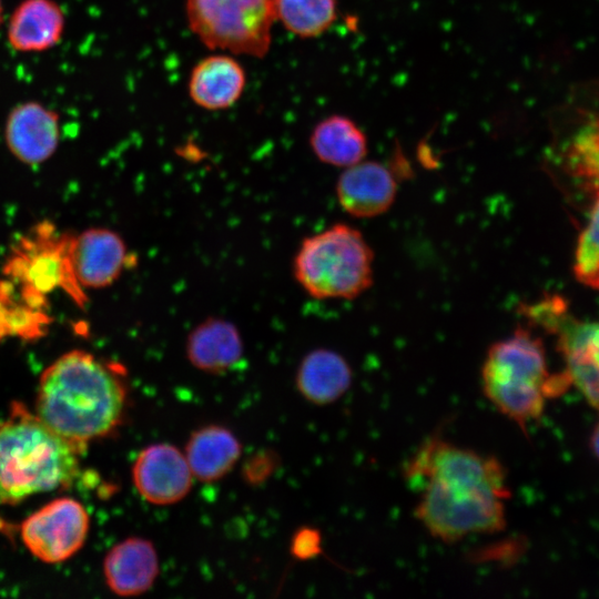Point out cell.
Returning <instances> with one entry per match:
<instances>
[{"label": "cell", "mask_w": 599, "mask_h": 599, "mask_svg": "<svg viewBox=\"0 0 599 599\" xmlns=\"http://www.w3.org/2000/svg\"><path fill=\"white\" fill-rule=\"evenodd\" d=\"M70 258L75 280L83 290L112 285L124 268L136 262L122 236L105 227H90L74 234Z\"/></svg>", "instance_id": "obj_11"}, {"label": "cell", "mask_w": 599, "mask_h": 599, "mask_svg": "<svg viewBox=\"0 0 599 599\" xmlns=\"http://www.w3.org/2000/svg\"><path fill=\"white\" fill-rule=\"evenodd\" d=\"M2 21H3V6H2V1L0 0V24Z\"/></svg>", "instance_id": "obj_27"}, {"label": "cell", "mask_w": 599, "mask_h": 599, "mask_svg": "<svg viewBox=\"0 0 599 599\" xmlns=\"http://www.w3.org/2000/svg\"><path fill=\"white\" fill-rule=\"evenodd\" d=\"M301 395L312 404L329 405L342 398L353 383V369L339 353L317 348L307 353L296 372Z\"/></svg>", "instance_id": "obj_19"}, {"label": "cell", "mask_w": 599, "mask_h": 599, "mask_svg": "<svg viewBox=\"0 0 599 599\" xmlns=\"http://www.w3.org/2000/svg\"><path fill=\"white\" fill-rule=\"evenodd\" d=\"M185 351L195 368L222 374L242 359L244 345L235 324L222 317H207L189 333Z\"/></svg>", "instance_id": "obj_16"}, {"label": "cell", "mask_w": 599, "mask_h": 599, "mask_svg": "<svg viewBox=\"0 0 599 599\" xmlns=\"http://www.w3.org/2000/svg\"><path fill=\"white\" fill-rule=\"evenodd\" d=\"M316 158L337 167H348L364 160L368 151L363 130L348 116L334 114L318 122L309 136Z\"/></svg>", "instance_id": "obj_21"}, {"label": "cell", "mask_w": 599, "mask_h": 599, "mask_svg": "<svg viewBox=\"0 0 599 599\" xmlns=\"http://www.w3.org/2000/svg\"><path fill=\"white\" fill-rule=\"evenodd\" d=\"M397 182L390 170L377 161H361L348 166L336 182L342 209L354 217H375L393 205Z\"/></svg>", "instance_id": "obj_14"}, {"label": "cell", "mask_w": 599, "mask_h": 599, "mask_svg": "<svg viewBox=\"0 0 599 599\" xmlns=\"http://www.w3.org/2000/svg\"><path fill=\"white\" fill-rule=\"evenodd\" d=\"M374 252L363 234L346 223H335L305 237L294 257L295 280L318 300H353L374 280Z\"/></svg>", "instance_id": "obj_5"}, {"label": "cell", "mask_w": 599, "mask_h": 599, "mask_svg": "<svg viewBox=\"0 0 599 599\" xmlns=\"http://www.w3.org/2000/svg\"><path fill=\"white\" fill-rule=\"evenodd\" d=\"M246 83L243 67L230 55L214 54L199 61L191 71L189 94L206 110H224L241 98Z\"/></svg>", "instance_id": "obj_17"}, {"label": "cell", "mask_w": 599, "mask_h": 599, "mask_svg": "<svg viewBox=\"0 0 599 599\" xmlns=\"http://www.w3.org/2000/svg\"><path fill=\"white\" fill-rule=\"evenodd\" d=\"M573 273L578 282L599 292V195L590 210L575 252Z\"/></svg>", "instance_id": "obj_23"}, {"label": "cell", "mask_w": 599, "mask_h": 599, "mask_svg": "<svg viewBox=\"0 0 599 599\" xmlns=\"http://www.w3.org/2000/svg\"><path fill=\"white\" fill-rule=\"evenodd\" d=\"M9 301L0 297V341L10 335Z\"/></svg>", "instance_id": "obj_25"}, {"label": "cell", "mask_w": 599, "mask_h": 599, "mask_svg": "<svg viewBox=\"0 0 599 599\" xmlns=\"http://www.w3.org/2000/svg\"><path fill=\"white\" fill-rule=\"evenodd\" d=\"M570 385L564 370L549 373L542 341L521 327L491 344L481 366L484 395L525 433L542 415L546 399Z\"/></svg>", "instance_id": "obj_4"}, {"label": "cell", "mask_w": 599, "mask_h": 599, "mask_svg": "<svg viewBox=\"0 0 599 599\" xmlns=\"http://www.w3.org/2000/svg\"><path fill=\"white\" fill-rule=\"evenodd\" d=\"M403 475L418 493L415 517L435 539L455 544L505 529L510 490L497 457L434 435L408 459Z\"/></svg>", "instance_id": "obj_1"}, {"label": "cell", "mask_w": 599, "mask_h": 599, "mask_svg": "<svg viewBox=\"0 0 599 599\" xmlns=\"http://www.w3.org/2000/svg\"><path fill=\"white\" fill-rule=\"evenodd\" d=\"M192 32L210 49L263 58L272 42L276 0H185Z\"/></svg>", "instance_id": "obj_7"}, {"label": "cell", "mask_w": 599, "mask_h": 599, "mask_svg": "<svg viewBox=\"0 0 599 599\" xmlns=\"http://www.w3.org/2000/svg\"><path fill=\"white\" fill-rule=\"evenodd\" d=\"M90 527L87 509L78 500H52L21 525L22 541L29 551L47 564H59L84 545Z\"/></svg>", "instance_id": "obj_10"}, {"label": "cell", "mask_w": 599, "mask_h": 599, "mask_svg": "<svg viewBox=\"0 0 599 599\" xmlns=\"http://www.w3.org/2000/svg\"><path fill=\"white\" fill-rule=\"evenodd\" d=\"M336 0H276V20L300 38H316L337 18Z\"/></svg>", "instance_id": "obj_22"}, {"label": "cell", "mask_w": 599, "mask_h": 599, "mask_svg": "<svg viewBox=\"0 0 599 599\" xmlns=\"http://www.w3.org/2000/svg\"><path fill=\"white\" fill-rule=\"evenodd\" d=\"M566 306L560 297H547L531 306L529 317L557 335L570 384L599 410V319H575Z\"/></svg>", "instance_id": "obj_9"}, {"label": "cell", "mask_w": 599, "mask_h": 599, "mask_svg": "<svg viewBox=\"0 0 599 599\" xmlns=\"http://www.w3.org/2000/svg\"><path fill=\"white\" fill-rule=\"evenodd\" d=\"M241 453L235 435L219 425L197 429L185 447V458L193 476L206 483L219 480L231 471Z\"/></svg>", "instance_id": "obj_20"}, {"label": "cell", "mask_w": 599, "mask_h": 599, "mask_svg": "<svg viewBox=\"0 0 599 599\" xmlns=\"http://www.w3.org/2000/svg\"><path fill=\"white\" fill-rule=\"evenodd\" d=\"M4 140L11 154L21 163L39 165L58 149L59 114L38 101L19 103L6 120Z\"/></svg>", "instance_id": "obj_13"}, {"label": "cell", "mask_w": 599, "mask_h": 599, "mask_svg": "<svg viewBox=\"0 0 599 599\" xmlns=\"http://www.w3.org/2000/svg\"><path fill=\"white\" fill-rule=\"evenodd\" d=\"M126 403L124 367L73 349L41 374L35 415L82 453L89 443L110 435L120 426Z\"/></svg>", "instance_id": "obj_2"}, {"label": "cell", "mask_w": 599, "mask_h": 599, "mask_svg": "<svg viewBox=\"0 0 599 599\" xmlns=\"http://www.w3.org/2000/svg\"><path fill=\"white\" fill-rule=\"evenodd\" d=\"M65 26L63 10L54 0H22L8 24V42L19 52L45 51L58 44Z\"/></svg>", "instance_id": "obj_18"}, {"label": "cell", "mask_w": 599, "mask_h": 599, "mask_svg": "<svg viewBox=\"0 0 599 599\" xmlns=\"http://www.w3.org/2000/svg\"><path fill=\"white\" fill-rule=\"evenodd\" d=\"M551 158L576 182L599 195V75L579 81L551 109Z\"/></svg>", "instance_id": "obj_6"}, {"label": "cell", "mask_w": 599, "mask_h": 599, "mask_svg": "<svg viewBox=\"0 0 599 599\" xmlns=\"http://www.w3.org/2000/svg\"><path fill=\"white\" fill-rule=\"evenodd\" d=\"M74 234H57L53 225L42 222L30 236L21 237L4 266V273L22 284L24 304L41 309L45 295L63 290L81 307L84 290L72 271L70 250Z\"/></svg>", "instance_id": "obj_8"}, {"label": "cell", "mask_w": 599, "mask_h": 599, "mask_svg": "<svg viewBox=\"0 0 599 599\" xmlns=\"http://www.w3.org/2000/svg\"><path fill=\"white\" fill-rule=\"evenodd\" d=\"M319 532L312 528H303L293 538L292 552L300 559H309L319 554Z\"/></svg>", "instance_id": "obj_24"}, {"label": "cell", "mask_w": 599, "mask_h": 599, "mask_svg": "<svg viewBox=\"0 0 599 599\" xmlns=\"http://www.w3.org/2000/svg\"><path fill=\"white\" fill-rule=\"evenodd\" d=\"M103 573L108 587L118 596L144 593L159 575V559L153 544L138 537L121 541L105 556Z\"/></svg>", "instance_id": "obj_15"}, {"label": "cell", "mask_w": 599, "mask_h": 599, "mask_svg": "<svg viewBox=\"0 0 599 599\" xmlns=\"http://www.w3.org/2000/svg\"><path fill=\"white\" fill-rule=\"evenodd\" d=\"M80 454L23 404L13 403L0 420V504L70 486Z\"/></svg>", "instance_id": "obj_3"}, {"label": "cell", "mask_w": 599, "mask_h": 599, "mask_svg": "<svg viewBox=\"0 0 599 599\" xmlns=\"http://www.w3.org/2000/svg\"><path fill=\"white\" fill-rule=\"evenodd\" d=\"M590 448L595 457L599 460V420L597 422L590 437Z\"/></svg>", "instance_id": "obj_26"}, {"label": "cell", "mask_w": 599, "mask_h": 599, "mask_svg": "<svg viewBox=\"0 0 599 599\" xmlns=\"http://www.w3.org/2000/svg\"><path fill=\"white\" fill-rule=\"evenodd\" d=\"M192 477L185 455L170 444H154L144 448L132 467L138 493L154 505L182 500L191 489Z\"/></svg>", "instance_id": "obj_12"}]
</instances>
